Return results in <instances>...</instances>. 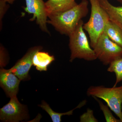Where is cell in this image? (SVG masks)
Listing matches in <instances>:
<instances>
[{
  "instance_id": "cell-1",
  "label": "cell",
  "mask_w": 122,
  "mask_h": 122,
  "mask_svg": "<svg viewBox=\"0 0 122 122\" xmlns=\"http://www.w3.org/2000/svg\"><path fill=\"white\" fill-rule=\"evenodd\" d=\"M88 4L87 0H82L68 10L49 15L47 23L52 25L61 34L69 36L75 30L80 21L87 16Z\"/></svg>"
},
{
  "instance_id": "cell-2",
  "label": "cell",
  "mask_w": 122,
  "mask_h": 122,
  "mask_svg": "<svg viewBox=\"0 0 122 122\" xmlns=\"http://www.w3.org/2000/svg\"><path fill=\"white\" fill-rule=\"evenodd\" d=\"M82 20L80 21L76 28L69 36V47L71 55L70 61L72 62L76 58L87 61L97 59L93 49L91 46L83 28Z\"/></svg>"
},
{
  "instance_id": "cell-3",
  "label": "cell",
  "mask_w": 122,
  "mask_h": 122,
  "mask_svg": "<svg viewBox=\"0 0 122 122\" xmlns=\"http://www.w3.org/2000/svg\"><path fill=\"white\" fill-rule=\"evenodd\" d=\"M91 5V13L89 20L84 24L83 28L89 36L90 44L93 49L100 35L104 32L106 25L110 18L99 3L98 0H89Z\"/></svg>"
},
{
  "instance_id": "cell-4",
  "label": "cell",
  "mask_w": 122,
  "mask_h": 122,
  "mask_svg": "<svg viewBox=\"0 0 122 122\" xmlns=\"http://www.w3.org/2000/svg\"><path fill=\"white\" fill-rule=\"evenodd\" d=\"M86 94L88 96L96 97L105 101L122 122V85L112 87L91 86L87 89Z\"/></svg>"
},
{
  "instance_id": "cell-5",
  "label": "cell",
  "mask_w": 122,
  "mask_h": 122,
  "mask_svg": "<svg viewBox=\"0 0 122 122\" xmlns=\"http://www.w3.org/2000/svg\"><path fill=\"white\" fill-rule=\"evenodd\" d=\"M97 59L105 65H109L114 60L122 57V48L109 38L103 32L93 48Z\"/></svg>"
},
{
  "instance_id": "cell-6",
  "label": "cell",
  "mask_w": 122,
  "mask_h": 122,
  "mask_svg": "<svg viewBox=\"0 0 122 122\" xmlns=\"http://www.w3.org/2000/svg\"><path fill=\"white\" fill-rule=\"evenodd\" d=\"M28 116L26 107L20 102L16 96L11 98L9 102L0 109V119L2 122H19Z\"/></svg>"
},
{
  "instance_id": "cell-7",
  "label": "cell",
  "mask_w": 122,
  "mask_h": 122,
  "mask_svg": "<svg viewBox=\"0 0 122 122\" xmlns=\"http://www.w3.org/2000/svg\"><path fill=\"white\" fill-rule=\"evenodd\" d=\"M26 7L24 10L26 12L32 14L30 20H36V22L42 31L48 34L47 27L48 15L46 10L45 2L43 0H25Z\"/></svg>"
},
{
  "instance_id": "cell-8",
  "label": "cell",
  "mask_w": 122,
  "mask_h": 122,
  "mask_svg": "<svg viewBox=\"0 0 122 122\" xmlns=\"http://www.w3.org/2000/svg\"><path fill=\"white\" fill-rule=\"evenodd\" d=\"M42 49V47L40 46L30 48L22 58L9 70L17 76L21 81L28 80L29 72L33 65V57L35 53Z\"/></svg>"
},
{
  "instance_id": "cell-9",
  "label": "cell",
  "mask_w": 122,
  "mask_h": 122,
  "mask_svg": "<svg viewBox=\"0 0 122 122\" xmlns=\"http://www.w3.org/2000/svg\"><path fill=\"white\" fill-rule=\"evenodd\" d=\"M20 80L8 70L1 69L0 85L10 98L16 96L19 90Z\"/></svg>"
},
{
  "instance_id": "cell-10",
  "label": "cell",
  "mask_w": 122,
  "mask_h": 122,
  "mask_svg": "<svg viewBox=\"0 0 122 122\" xmlns=\"http://www.w3.org/2000/svg\"><path fill=\"white\" fill-rule=\"evenodd\" d=\"M76 0H48L45 2L48 16L60 13L73 8L78 4Z\"/></svg>"
},
{
  "instance_id": "cell-11",
  "label": "cell",
  "mask_w": 122,
  "mask_h": 122,
  "mask_svg": "<svg viewBox=\"0 0 122 122\" xmlns=\"http://www.w3.org/2000/svg\"><path fill=\"white\" fill-rule=\"evenodd\" d=\"M98 0L101 6L109 15L110 20L122 30V7L114 6L108 0Z\"/></svg>"
},
{
  "instance_id": "cell-12",
  "label": "cell",
  "mask_w": 122,
  "mask_h": 122,
  "mask_svg": "<svg viewBox=\"0 0 122 122\" xmlns=\"http://www.w3.org/2000/svg\"><path fill=\"white\" fill-rule=\"evenodd\" d=\"M55 60L53 55H51L48 52L38 51L33 57V65L39 71H46L48 66Z\"/></svg>"
},
{
  "instance_id": "cell-13",
  "label": "cell",
  "mask_w": 122,
  "mask_h": 122,
  "mask_svg": "<svg viewBox=\"0 0 122 122\" xmlns=\"http://www.w3.org/2000/svg\"><path fill=\"white\" fill-rule=\"evenodd\" d=\"M87 101L86 100H83L76 107L71 110L63 113H57L55 112L52 110L50 107L49 105L46 103L45 102L43 101L41 105H39V106L45 111L51 117L53 122H61V117L64 115H71L73 114V112L75 110L78 108H81L85 106L86 104Z\"/></svg>"
},
{
  "instance_id": "cell-14",
  "label": "cell",
  "mask_w": 122,
  "mask_h": 122,
  "mask_svg": "<svg viewBox=\"0 0 122 122\" xmlns=\"http://www.w3.org/2000/svg\"><path fill=\"white\" fill-rule=\"evenodd\" d=\"M104 32L111 40L122 48V30L116 24L110 20Z\"/></svg>"
},
{
  "instance_id": "cell-15",
  "label": "cell",
  "mask_w": 122,
  "mask_h": 122,
  "mask_svg": "<svg viewBox=\"0 0 122 122\" xmlns=\"http://www.w3.org/2000/svg\"><path fill=\"white\" fill-rule=\"evenodd\" d=\"M107 71L114 72L116 76V80L113 87H116L118 83L122 81V57L114 60L109 65Z\"/></svg>"
},
{
  "instance_id": "cell-16",
  "label": "cell",
  "mask_w": 122,
  "mask_h": 122,
  "mask_svg": "<svg viewBox=\"0 0 122 122\" xmlns=\"http://www.w3.org/2000/svg\"><path fill=\"white\" fill-rule=\"evenodd\" d=\"M93 98L98 103L100 110L102 111L105 120L107 122H122L119 119L116 118L112 114L111 111L109 109V107L107 105H105L104 103L96 97Z\"/></svg>"
},
{
  "instance_id": "cell-17",
  "label": "cell",
  "mask_w": 122,
  "mask_h": 122,
  "mask_svg": "<svg viewBox=\"0 0 122 122\" xmlns=\"http://www.w3.org/2000/svg\"><path fill=\"white\" fill-rule=\"evenodd\" d=\"M81 122H98V120L95 117L93 110L87 108L86 112L82 114L80 117Z\"/></svg>"
},
{
  "instance_id": "cell-18",
  "label": "cell",
  "mask_w": 122,
  "mask_h": 122,
  "mask_svg": "<svg viewBox=\"0 0 122 122\" xmlns=\"http://www.w3.org/2000/svg\"><path fill=\"white\" fill-rule=\"evenodd\" d=\"M7 2L3 0H0V29L2 28V20L8 7Z\"/></svg>"
},
{
  "instance_id": "cell-19",
  "label": "cell",
  "mask_w": 122,
  "mask_h": 122,
  "mask_svg": "<svg viewBox=\"0 0 122 122\" xmlns=\"http://www.w3.org/2000/svg\"><path fill=\"white\" fill-rule=\"evenodd\" d=\"M7 3L10 4H12L16 0H3Z\"/></svg>"
},
{
  "instance_id": "cell-20",
  "label": "cell",
  "mask_w": 122,
  "mask_h": 122,
  "mask_svg": "<svg viewBox=\"0 0 122 122\" xmlns=\"http://www.w3.org/2000/svg\"><path fill=\"white\" fill-rule=\"evenodd\" d=\"M116 0L117 1L119 2H120V4L122 5V0Z\"/></svg>"
}]
</instances>
